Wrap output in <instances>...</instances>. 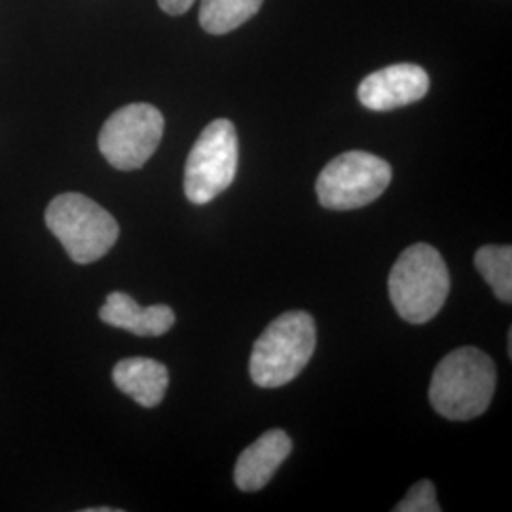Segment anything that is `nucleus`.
<instances>
[{"label":"nucleus","instance_id":"obj_16","mask_svg":"<svg viewBox=\"0 0 512 512\" xmlns=\"http://www.w3.org/2000/svg\"><path fill=\"white\" fill-rule=\"evenodd\" d=\"M114 509H109V507H103V509H86V512H112Z\"/></svg>","mask_w":512,"mask_h":512},{"label":"nucleus","instance_id":"obj_2","mask_svg":"<svg viewBox=\"0 0 512 512\" xmlns=\"http://www.w3.org/2000/svg\"><path fill=\"white\" fill-rule=\"evenodd\" d=\"M317 346V327L308 311H287L260 334L249 361L258 387L274 389L291 384L306 368Z\"/></svg>","mask_w":512,"mask_h":512},{"label":"nucleus","instance_id":"obj_12","mask_svg":"<svg viewBox=\"0 0 512 512\" xmlns=\"http://www.w3.org/2000/svg\"><path fill=\"white\" fill-rule=\"evenodd\" d=\"M264 0H202L200 25L209 35H226L256 16Z\"/></svg>","mask_w":512,"mask_h":512},{"label":"nucleus","instance_id":"obj_7","mask_svg":"<svg viewBox=\"0 0 512 512\" xmlns=\"http://www.w3.org/2000/svg\"><path fill=\"white\" fill-rule=\"evenodd\" d=\"M164 114L148 103H133L110 114L99 133V150L120 171L141 169L164 137Z\"/></svg>","mask_w":512,"mask_h":512},{"label":"nucleus","instance_id":"obj_14","mask_svg":"<svg viewBox=\"0 0 512 512\" xmlns=\"http://www.w3.org/2000/svg\"><path fill=\"white\" fill-rule=\"evenodd\" d=\"M395 512H440L435 494V484L431 480H420L414 484L403 501L393 509Z\"/></svg>","mask_w":512,"mask_h":512},{"label":"nucleus","instance_id":"obj_1","mask_svg":"<svg viewBox=\"0 0 512 512\" xmlns=\"http://www.w3.org/2000/svg\"><path fill=\"white\" fill-rule=\"evenodd\" d=\"M494 361L482 349L459 348L440 361L429 387V401L442 418L475 420L494 397Z\"/></svg>","mask_w":512,"mask_h":512},{"label":"nucleus","instance_id":"obj_4","mask_svg":"<svg viewBox=\"0 0 512 512\" xmlns=\"http://www.w3.org/2000/svg\"><path fill=\"white\" fill-rule=\"evenodd\" d=\"M44 220L76 264L97 262L120 236V226L109 211L78 192H65L54 198Z\"/></svg>","mask_w":512,"mask_h":512},{"label":"nucleus","instance_id":"obj_6","mask_svg":"<svg viewBox=\"0 0 512 512\" xmlns=\"http://www.w3.org/2000/svg\"><path fill=\"white\" fill-rule=\"evenodd\" d=\"M391 165L363 150L336 156L317 177L319 203L332 211L361 209L376 202L391 183Z\"/></svg>","mask_w":512,"mask_h":512},{"label":"nucleus","instance_id":"obj_3","mask_svg":"<svg viewBox=\"0 0 512 512\" xmlns=\"http://www.w3.org/2000/svg\"><path fill=\"white\" fill-rule=\"evenodd\" d=\"M389 298L404 321L429 323L450 293V274L439 251L427 243L404 249L389 274Z\"/></svg>","mask_w":512,"mask_h":512},{"label":"nucleus","instance_id":"obj_13","mask_svg":"<svg viewBox=\"0 0 512 512\" xmlns=\"http://www.w3.org/2000/svg\"><path fill=\"white\" fill-rule=\"evenodd\" d=\"M476 270L492 287L495 296L505 302H512V249L509 245H484L476 251Z\"/></svg>","mask_w":512,"mask_h":512},{"label":"nucleus","instance_id":"obj_8","mask_svg":"<svg viewBox=\"0 0 512 512\" xmlns=\"http://www.w3.org/2000/svg\"><path fill=\"white\" fill-rule=\"evenodd\" d=\"M429 92V74L420 65L399 63L368 74L359 84L357 97L368 110L387 112L423 99Z\"/></svg>","mask_w":512,"mask_h":512},{"label":"nucleus","instance_id":"obj_15","mask_svg":"<svg viewBox=\"0 0 512 512\" xmlns=\"http://www.w3.org/2000/svg\"><path fill=\"white\" fill-rule=\"evenodd\" d=\"M196 0H158L160 8L169 16H183Z\"/></svg>","mask_w":512,"mask_h":512},{"label":"nucleus","instance_id":"obj_10","mask_svg":"<svg viewBox=\"0 0 512 512\" xmlns=\"http://www.w3.org/2000/svg\"><path fill=\"white\" fill-rule=\"evenodd\" d=\"M99 317L110 327L128 330L135 336H164L175 325V313L169 306L143 308L126 293H110Z\"/></svg>","mask_w":512,"mask_h":512},{"label":"nucleus","instance_id":"obj_11","mask_svg":"<svg viewBox=\"0 0 512 512\" xmlns=\"http://www.w3.org/2000/svg\"><path fill=\"white\" fill-rule=\"evenodd\" d=\"M114 385L143 408H156L169 387L165 365L147 357L124 359L112 370Z\"/></svg>","mask_w":512,"mask_h":512},{"label":"nucleus","instance_id":"obj_9","mask_svg":"<svg viewBox=\"0 0 512 512\" xmlns=\"http://www.w3.org/2000/svg\"><path fill=\"white\" fill-rule=\"evenodd\" d=\"M293 452V440L281 431L270 429L241 452L234 469V480L241 492L262 490Z\"/></svg>","mask_w":512,"mask_h":512},{"label":"nucleus","instance_id":"obj_5","mask_svg":"<svg viewBox=\"0 0 512 512\" xmlns=\"http://www.w3.org/2000/svg\"><path fill=\"white\" fill-rule=\"evenodd\" d=\"M238 133L230 120H213L194 143L184 165V194L188 202H213L236 179Z\"/></svg>","mask_w":512,"mask_h":512}]
</instances>
